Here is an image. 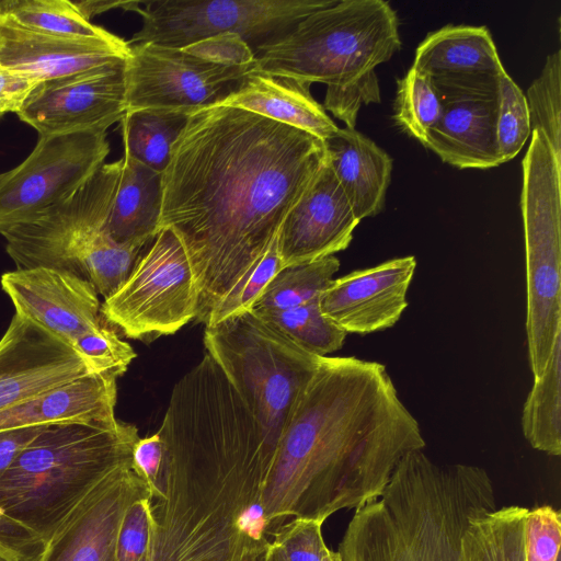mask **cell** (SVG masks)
<instances>
[{"instance_id":"48","label":"cell","mask_w":561,"mask_h":561,"mask_svg":"<svg viewBox=\"0 0 561 561\" xmlns=\"http://www.w3.org/2000/svg\"><path fill=\"white\" fill-rule=\"evenodd\" d=\"M268 541V540H267ZM251 543L243 550L240 561H266V543Z\"/></svg>"},{"instance_id":"29","label":"cell","mask_w":561,"mask_h":561,"mask_svg":"<svg viewBox=\"0 0 561 561\" xmlns=\"http://www.w3.org/2000/svg\"><path fill=\"white\" fill-rule=\"evenodd\" d=\"M527 507L494 508L472 518L462 536L465 561H526Z\"/></svg>"},{"instance_id":"23","label":"cell","mask_w":561,"mask_h":561,"mask_svg":"<svg viewBox=\"0 0 561 561\" xmlns=\"http://www.w3.org/2000/svg\"><path fill=\"white\" fill-rule=\"evenodd\" d=\"M116 378L88 374L0 412V431L88 423L114 426Z\"/></svg>"},{"instance_id":"20","label":"cell","mask_w":561,"mask_h":561,"mask_svg":"<svg viewBox=\"0 0 561 561\" xmlns=\"http://www.w3.org/2000/svg\"><path fill=\"white\" fill-rule=\"evenodd\" d=\"M412 66L431 77L440 96L497 95L506 72L489 30L472 25L449 24L428 33Z\"/></svg>"},{"instance_id":"25","label":"cell","mask_w":561,"mask_h":561,"mask_svg":"<svg viewBox=\"0 0 561 561\" xmlns=\"http://www.w3.org/2000/svg\"><path fill=\"white\" fill-rule=\"evenodd\" d=\"M218 105L238 107L311 134L322 141L339 127L310 93V84L293 78L249 72Z\"/></svg>"},{"instance_id":"11","label":"cell","mask_w":561,"mask_h":561,"mask_svg":"<svg viewBox=\"0 0 561 561\" xmlns=\"http://www.w3.org/2000/svg\"><path fill=\"white\" fill-rule=\"evenodd\" d=\"M198 301L197 282L182 242L172 230L161 229L124 284L104 299L101 313L125 336L152 341L195 319Z\"/></svg>"},{"instance_id":"26","label":"cell","mask_w":561,"mask_h":561,"mask_svg":"<svg viewBox=\"0 0 561 561\" xmlns=\"http://www.w3.org/2000/svg\"><path fill=\"white\" fill-rule=\"evenodd\" d=\"M162 173L128 154L117 160L105 229L117 243L141 248L159 232Z\"/></svg>"},{"instance_id":"42","label":"cell","mask_w":561,"mask_h":561,"mask_svg":"<svg viewBox=\"0 0 561 561\" xmlns=\"http://www.w3.org/2000/svg\"><path fill=\"white\" fill-rule=\"evenodd\" d=\"M183 49L220 65L245 66L255 62L254 51L236 35L209 37Z\"/></svg>"},{"instance_id":"45","label":"cell","mask_w":561,"mask_h":561,"mask_svg":"<svg viewBox=\"0 0 561 561\" xmlns=\"http://www.w3.org/2000/svg\"><path fill=\"white\" fill-rule=\"evenodd\" d=\"M39 83L30 75L0 65V116L8 112L18 113Z\"/></svg>"},{"instance_id":"17","label":"cell","mask_w":561,"mask_h":561,"mask_svg":"<svg viewBox=\"0 0 561 561\" xmlns=\"http://www.w3.org/2000/svg\"><path fill=\"white\" fill-rule=\"evenodd\" d=\"M88 374L71 346L15 313L0 339V412Z\"/></svg>"},{"instance_id":"32","label":"cell","mask_w":561,"mask_h":561,"mask_svg":"<svg viewBox=\"0 0 561 561\" xmlns=\"http://www.w3.org/2000/svg\"><path fill=\"white\" fill-rule=\"evenodd\" d=\"M319 299L288 309L253 312L304 350L323 357L342 348L346 333L322 313Z\"/></svg>"},{"instance_id":"44","label":"cell","mask_w":561,"mask_h":561,"mask_svg":"<svg viewBox=\"0 0 561 561\" xmlns=\"http://www.w3.org/2000/svg\"><path fill=\"white\" fill-rule=\"evenodd\" d=\"M163 460V443L159 432L140 438L133 449V469L148 484L152 497L157 495L161 466Z\"/></svg>"},{"instance_id":"13","label":"cell","mask_w":561,"mask_h":561,"mask_svg":"<svg viewBox=\"0 0 561 561\" xmlns=\"http://www.w3.org/2000/svg\"><path fill=\"white\" fill-rule=\"evenodd\" d=\"M125 59L126 112L141 108H199L220 103L255 68L220 65L154 44L129 45Z\"/></svg>"},{"instance_id":"1","label":"cell","mask_w":561,"mask_h":561,"mask_svg":"<svg viewBox=\"0 0 561 561\" xmlns=\"http://www.w3.org/2000/svg\"><path fill=\"white\" fill-rule=\"evenodd\" d=\"M327 161L324 142L295 127L227 105L192 112L162 173L159 231L187 253L197 321L238 293Z\"/></svg>"},{"instance_id":"36","label":"cell","mask_w":561,"mask_h":561,"mask_svg":"<svg viewBox=\"0 0 561 561\" xmlns=\"http://www.w3.org/2000/svg\"><path fill=\"white\" fill-rule=\"evenodd\" d=\"M72 348L85 360L92 374L116 379L136 357L131 346L118 337L105 319L99 327L76 340Z\"/></svg>"},{"instance_id":"33","label":"cell","mask_w":561,"mask_h":561,"mask_svg":"<svg viewBox=\"0 0 561 561\" xmlns=\"http://www.w3.org/2000/svg\"><path fill=\"white\" fill-rule=\"evenodd\" d=\"M397 83L396 123L423 145L428 130L442 116V96L431 77L413 66Z\"/></svg>"},{"instance_id":"4","label":"cell","mask_w":561,"mask_h":561,"mask_svg":"<svg viewBox=\"0 0 561 561\" xmlns=\"http://www.w3.org/2000/svg\"><path fill=\"white\" fill-rule=\"evenodd\" d=\"M494 508L485 469L438 463L417 450L402 459L379 499L355 510L336 553L340 561H465L469 522Z\"/></svg>"},{"instance_id":"39","label":"cell","mask_w":561,"mask_h":561,"mask_svg":"<svg viewBox=\"0 0 561 561\" xmlns=\"http://www.w3.org/2000/svg\"><path fill=\"white\" fill-rule=\"evenodd\" d=\"M282 268L284 267L279 257L276 238L238 293L211 314L206 327L252 310L254 302L261 296L264 288Z\"/></svg>"},{"instance_id":"14","label":"cell","mask_w":561,"mask_h":561,"mask_svg":"<svg viewBox=\"0 0 561 561\" xmlns=\"http://www.w3.org/2000/svg\"><path fill=\"white\" fill-rule=\"evenodd\" d=\"M125 60L42 81L16 113L39 136L104 130L126 113Z\"/></svg>"},{"instance_id":"51","label":"cell","mask_w":561,"mask_h":561,"mask_svg":"<svg viewBox=\"0 0 561 561\" xmlns=\"http://www.w3.org/2000/svg\"><path fill=\"white\" fill-rule=\"evenodd\" d=\"M2 21H3V13H2L1 8H0V46H1V25H2Z\"/></svg>"},{"instance_id":"49","label":"cell","mask_w":561,"mask_h":561,"mask_svg":"<svg viewBox=\"0 0 561 561\" xmlns=\"http://www.w3.org/2000/svg\"><path fill=\"white\" fill-rule=\"evenodd\" d=\"M265 552L266 561H288L280 547H278L271 540H268L266 543Z\"/></svg>"},{"instance_id":"18","label":"cell","mask_w":561,"mask_h":561,"mask_svg":"<svg viewBox=\"0 0 561 561\" xmlns=\"http://www.w3.org/2000/svg\"><path fill=\"white\" fill-rule=\"evenodd\" d=\"M413 255L332 279L320 296L322 313L346 334H369L393 327L408 307Z\"/></svg>"},{"instance_id":"35","label":"cell","mask_w":561,"mask_h":561,"mask_svg":"<svg viewBox=\"0 0 561 561\" xmlns=\"http://www.w3.org/2000/svg\"><path fill=\"white\" fill-rule=\"evenodd\" d=\"M530 134V117L525 94L505 72L499 84L495 119V136L501 163L515 158Z\"/></svg>"},{"instance_id":"2","label":"cell","mask_w":561,"mask_h":561,"mask_svg":"<svg viewBox=\"0 0 561 561\" xmlns=\"http://www.w3.org/2000/svg\"><path fill=\"white\" fill-rule=\"evenodd\" d=\"M424 447L385 365L322 357L297 397L264 481L267 534L288 517L324 523L376 501L402 459Z\"/></svg>"},{"instance_id":"7","label":"cell","mask_w":561,"mask_h":561,"mask_svg":"<svg viewBox=\"0 0 561 561\" xmlns=\"http://www.w3.org/2000/svg\"><path fill=\"white\" fill-rule=\"evenodd\" d=\"M401 47L399 20L383 0H335L254 51L255 69L327 87L354 83Z\"/></svg>"},{"instance_id":"24","label":"cell","mask_w":561,"mask_h":561,"mask_svg":"<svg viewBox=\"0 0 561 561\" xmlns=\"http://www.w3.org/2000/svg\"><path fill=\"white\" fill-rule=\"evenodd\" d=\"M323 142L328 162L356 218L378 215L391 181V157L371 139L346 126Z\"/></svg>"},{"instance_id":"8","label":"cell","mask_w":561,"mask_h":561,"mask_svg":"<svg viewBox=\"0 0 561 561\" xmlns=\"http://www.w3.org/2000/svg\"><path fill=\"white\" fill-rule=\"evenodd\" d=\"M204 346L276 449L322 356L304 350L252 310L206 327Z\"/></svg>"},{"instance_id":"31","label":"cell","mask_w":561,"mask_h":561,"mask_svg":"<svg viewBox=\"0 0 561 561\" xmlns=\"http://www.w3.org/2000/svg\"><path fill=\"white\" fill-rule=\"evenodd\" d=\"M3 15L31 31L58 36L105 38L112 35L92 24L68 0H7L0 1Z\"/></svg>"},{"instance_id":"12","label":"cell","mask_w":561,"mask_h":561,"mask_svg":"<svg viewBox=\"0 0 561 561\" xmlns=\"http://www.w3.org/2000/svg\"><path fill=\"white\" fill-rule=\"evenodd\" d=\"M108 153L104 130L39 136L22 163L0 174V232L67 198Z\"/></svg>"},{"instance_id":"46","label":"cell","mask_w":561,"mask_h":561,"mask_svg":"<svg viewBox=\"0 0 561 561\" xmlns=\"http://www.w3.org/2000/svg\"><path fill=\"white\" fill-rule=\"evenodd\" d=\"M46 426L22 427L0 431V479L13 463L19 454Z\"/></svg>"},{"instance_id":"43","label":"cell","mask_w":561,"mask_h":561,"mask_svg":"<svg viewBox=\"0 0 561 561\" xmlns=\"http://www.w3.org/2000/svg\"><path fill=\"white\" fill-rule=\"evenodd\" d=\"M0 543L19 561H39L45 540L23 524L0 512Z\"/></svg>"},{"instance_id":"34","label":"cell","mask_w":561,"mask_h":561,"mask_svg":"<svg viewBox=\"0 0 561 561\" xmlns=\"http://www.w3.org/2000/svg\"><path fill=\"white\" fill-rule=\"evenodd\" d=\"M531 130L545 134L556 154L561 158V51L547 56L540 75L525 95Z\"/></svg>"},{"instance_id":"41","label":"cell","mask_w":561,"mask_h":561,"mask_svg":"<svg viewBox=\"0 0 561 561\" xmlns=\"http://www.w3.org/2000/svg\"><path fill=\"white\" fill-rule=\"evenodd\" d=\"M380 103V88L375 71L360 80L344 87H327L323 108L355 128L358 112L363 105Z\"/></svg>"},{"instance_id":"22","label":"cell","mask_w":561,"mask_h":561,"mask_svg":"<svg viewBox=\"0 0 561 561\" xmlns=\"http://www.w3.org/2000/svg\"><path fill=\"white\" fill-rule=\"evenodd\" d=\"M443 112L423 146L458 169H490L501 163L495 119L497 95H443Z\"/></svg>"},{"instance_id":"47","label":"cell","mask_w":561,"mask_h":561,"mask_svg":"<svg viewBox=\"0 0 561 561\" xmlns=\"http://www.w3.org/2000/svg\"><path fill=\"white\" fill-rule=\"evenodd\" d=\"M76 7L79 9L81 14L90 21L91 18L108 11L111 9H124L127 1H103V0H85V1H73Z\"/></svg>"},{"instance_id":"30","label":"cell","mask_w":561,"mask_h":561,"mask_svg":"<svg viewBox=\"0 0 561 561\" xmlns=\"http://www.w3.org/2000/svg\"><path fill=\"white\" fill-rule=\"evenodd\" d=\"M339 270L334 255L284 267L264 288L252 311L288 309L320 298Z\"/></svg>"},{"instance_id":"16","label":"cell","mask_w":561,"mask_h":561,"mask_svg":"<svg viewBox=\"0 0 561 561\" xmlns=\"http://www.w3.org/2000/svg\"><path fill=\"white\" fill-rule=\"evenodd\" d=\"M148 495L151 491L133 465L114 471L66 518L47 541L39 561H116L124 513L133 502Z\"/></svg>"},{"instance_id":"50","label":"cell","mask_w":561,"mask_h":561,"mask_svg":"<svg viewBox=\"0 0 561 561\" xmlns=\"http://www.w3.org/2000/svg\"><path fill=\"white\" fill-rule=\"evenodd\" d=\"M0 561H19L13 553L0 543Z\"/></svg>"},{"instance_id":"9","label":"cell","mask_w":561,"mask_h":561,"mask_svg":"<svg viewBox=\"0 0 561 561\" xmlns=\"http://www.w3.org/2000/svg\"><path fill=\"white\" fill-rule=\"evenodd\" d=\"M520 209L526 262V337L535 377L561 334V158L545 134L531 130L522 161Z\"/></svg>"},{"instance_id":"40","label":"cell","mask_w":561,"mask_h":561,"mask_svg":"<svg viewBox=\"0 0 561 561\" xmlns=\"http://www.w3.org/2000/svg\"><path fill=\"white\" fill-rule=\"evenodd\" d=\"M152 496L133 502L124 513L116 541V561H142L149 547Z\"/></svg>"},{"instance_id":"6","label":"cell","mask_w":561,"mask_h":561,"mask_svg":"<svg viewBox=\"0 0 561 561\" xmlns=\"http://www.w3.org/2000/svg\"><path fill=\"white\" fill-rule=\"evenodd\" d=\"M117 160L64 201L2 230L18 268L48 267L91 282L104 299L127 279L141 248L115 242L105 221Z\"/></svg>"},{"instance_id":"37","label":"cell","mask_w":561,"mask_h":561,"mask_svg":"<svg viewBox=\"0 0 561 561\" xmlns=\"http://www.w3.org/2000/svg\"><path fill=\"white\" fill-rule=\"evenodd\" d=\"M322 522L294 517L270 535V540L280 547L288 561H329L330 550L322 536Z\"/></svg>"},{"instance_id":"10","label":"cell","mask_w":561,"mask_h":561,"mask_svg":"<svg viewBox=\"0 0 561 561\" xmlns=\"http://www.w3.org/2000/svg\"><path fill=\"white\" fill-rule=\"evenodd\" d=\"M335 0H152L130 1L141 16L129 45L184 48L220 35L239 36L255 51L289 33L312 12Z\"/></svg>"},{"instance_id":"5","label":"cell","mask_w":561,"mask_h":561,"mask_svg":"<svg viewBox=\"0 0 561 561\" xmlns=\"http://www.w3.org/2000/svg\"><path fill=\"white\" fill-rule=\"evenodd\" d=\"M136 426H46L0 479V512L45 542L107 476L133 465Z\"/></svg>"},{"instance_id":"27","label":"cell","mask_w":561,"mask_h":561,"mask_svg":"<svg viewBox=\"0 0 561 561\" xmlns=\"http://www.w3.org/2000/svg\"><path fill=\"white\" fill-rule=\"evenodd\" d=\"M194 108H141L126 112L121 119L124 154L163 173L172 146Z\"/></svg>"},{"instance_id":"15","label":"cell","mask_w":561,"mask_h":561,"mask_svg":"<svg viewBox=\"0 0 561 561\" xmlns=\"http://www.w3.org/2000/svg\"><path fill=\"white\" fill-rule=\"evenodd\" d=\"M1 287L15 313L71 347L76 340L104 321L93 284L67 271L16 268L2 274Z\"/></svg>"},{"instance_id":"19","label":"cell","mask_w":561,"mask_h":561,"mask_svg":"<svg viewBox=\"0 0 561 561\" xmlns=\"http://www.w3.org/2000/svg\"><path fill=\"white\" fill-rule=\"evenodd\" d=\"M359 222L327 161L280 226L277 249L283 267L345 250Z\"/></svg>"},{"instance_id":"21","label":"cell","mask_w":561,"mask_h":561,"mask_svg":"<svg viewBox=\"0 0 561 561\" xmlns=\"http://www.w3.org/2000/svg\"><path fill=\"white\" fill-rule=\"evenodd\" d=\"M128 42L112 34L81 38L39 33L3 15L0 65L46 81L125 60Z\"/></svg>"},{"instance_id":"38","label":"cell","mask_w":561,"mask_h":561,"mask_svg":"<svg viewBox=\"0 0 561 561\" xmlns=\"http://www.w3.org/2000/svg\"><path fill=\"white\" fill-rule=\"evenodd\" d=\"M561 516L552 506L528 510L525 523L526 561H559Z\"/></svg>"},{"instance_id":"28","label":"cell","mask_w":561,"mask_h":561,"mask_svg":"<svg viewBox=\"0 0 561 561\" xmlns=\"http://www.w3.org/2000/svg\"><path fill=\"white\" fill-rule=\"evenodd\" d=\"M520 423L524 437L534 449L561 455V334L545 369L534 378Z\"/></svg>"},{"instance_id":"3","label":"cell","mask_w":561,"mask_h":561,"mask_svg":"<svg viewBox=\"0 0 561 561\" xmlns=\"http://www.w3.org/2000/svg\"><path fill=\"white\" fill-rule=\"evenodd\" d=\"M163 460L142 561H240L253 542L248 511L260 503L274 450L236 396L172 400L158 431Z\"/></svg>"}]
</instances>
